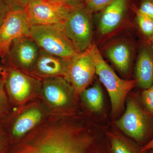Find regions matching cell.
Here are the masks:
<instances>
[{
  "label": "cell",
  "mask_w": 153,
  "mask_h": 153,
  "mask_svg": "<svg viewBox=\"0 0 153 153\" xmlns=\"http://www.w3.org/2000/svg\"><path fill=\"white\" fill-rule=\"evenodd\" d=\"M74 4L55 0H30L25 8L32 26L52 25L63 23Z\"/></svg>",
  "instance_id": "obj_9"
},
{
  "label": "cell",
  "mask_w": 153,
  "mask_h": 153,
  "mask_svg": "<svg viewBox=\"0 0 153 153\" xmlns=\"http://www.w3.org/2000/svg\"><path fill=\"white\" fill-rule=\"evenodd\" d=\"M136 81L141 88L147 89L153 84V53L149 42L141 47L135 66Z\"/></svg>",
  "instance_id": "obj_14"
},
{
  "label": "cell",
  "mask_w": 153,
  "mask_h": 153,
  "mask_svg": "<svg viewBox=\"0 0 153 153\" xmlns=\"http://www.w3.org/2000/svg\"><path fill=\"white\" fill-rule=\"evenodd\" d=\"M96 74L95 63L90 49L77 53L70 59L65 79L77 95L87 88Z\"/></svg>",
  "instance_id": "obj_11"
},
{
  "label": "cell",
  "mask_w": 153,
  "mask_h": 153,
  "mask_svg": "<svg viewBox=\"0 0 153 153\" xmlns=\"http://www.w3.org/2000/svg\"><path fill=\"white\" fill-rule=\"evenodd\" d=\"M152 149H153V138L149 142L143 146L141 148L140 152V153H146Z\"/></svg>",
  "instance_id": "obj_26"
},
{
  "label": "cell",
  "mask_w": 153,
  "mask_h": 153,
  "mask_svg": "<svg viewBox=\"0 0 153 153\" xmlns=\"http://www.w3.org/2000/svg\"><path fill=\"white\" fill-rule=\"evenodd\" d=\"M70 59L49 54L41 50L31 75L41 79L65 77Z\"/></svg>",
  "instance_id": "obj_13"
},
{
  "label": "cell",
  "mask_w": 153,
  "mask_h": 153,
  "mask_svg": "<svg viewBox=\"0 0 153 153\" xmlns=\"http://www.w3.org/2000/svg\"><path fill=\"white\" fill-rule=\"evenodd\" d=\"M119 128L138 142L144 140L149 128V120L144 111L132 99L128 100L123 115L117 121Z\"/></svg>",
  "instance_id": "obj_12"
},
{
  "label": "cell",
  "mask_w": 153,
  "mask_h": 153,
  "mask_svg": "<svg viewBox=\"0 0 153 153\" xmlns=\"http://www.w3.org/2000/svg\"><path fill=\"white\" fill-rule=\"evenodd\" d=\"M10 144L8 134L0 124V153H3Z\"/></svg>",
  "instance_id": "obj_25"
},
{
  "label": "cell",
  "mask_w": 153,
  "mask_h": 153,
  "mask_svg": "<svg viewBox=\"0 0 153 153\" xmlns=\"http://www.w3.org/2000/svg\"><path fill=\"white\" fill-rule=\"evenodd\" d=\"M109 138L112 153H140L141 148L139 149L122 137L111 134Z\"/></svg>",
  "instance_id": "obj_18"
},
{
  "label": "cell",
  "mask_w": 153,
  "mask_h": 153,
  "mask_svg": "<svg viewBox=\"0 0 153 153\" xmlns=\"http://www.w3.org/2000/svg\"><path fill=\"white\" fill-rule=\"evenodd\" d=\"M41 97L52 114H67L73 105L74 88L64 77H55L42 79Z\"/></svg>",
  "instance_id": "obj_7"
},
{
  "label": "cell",
  "mask_w": 153,
  "mask_h": 153,
  "mask_svg": "<svg viewBox=\"0 0 153 153\" xmlns=\"http://www.w3.org/2000/svg\"><path fill=\"white\" fill-rule=\"evenodd\" d=\"M7 94L4 80L2 74L0 75V117L7 114L10 109V103Z\"/></svg>",
  "instance_id": "obj_20"
},
{
  "label": "cell",
  "mask_w": 153,
  "mask_h": 153,
  "mask_svg": "<svg viewBox=\"0 0 153 153\" xmlns=\"http://www.w3.org/2000/svg\"><path fill=\"white\" fill-rule=\"evenodd\" d=\"M151 49H152V51L153 53V38L151 39V41L149 42Z\"/></svg>",
  "instance_id": "obj_29"
},
{
  "label": "cell",
  "mask_w": 153,
  "mask_h": 153,
  "mask_svg": "<svg viewBox=\"0 0 153 153\" xmlns=\"http://www.w3.org/2000/svg\"><path fill=\"white\" fill-rule=\"evenodd\" d=\"M136 20L141 33L147 42H149L153 38V19L137 10Z\"/></svg>",
  "instance_id": "obj_19"
},
{
  "label": "cell",
  "mask_w": 153,
  "mask_h": 153,
  "mask_svg": "<svg viewBox=\"0 0 153 153\" xmlns=\"http://www.w3.org/2000/svg\"><path fill=\"white\" fill-rule=\"evenodd\" d=\"M11 2L10 10L0 26V56L3 59L14 40L20 37L30 36L32 26L25 7Z\"/></svg>",
  "instance_id": "obj_8"
},
{
  "label": "cell",
  "mask_w": 153,
  "mask_h": 153,
  "mask_svg": "<svg viewBox=\"0 0 153 153\" xmlns=\"http://www.w3.org/2000/svg\"><path fill=\"white\" fill-rule=\"evenodd\" d=\"M12 2L19 5L25 7L30 0H10Z\"/></svg>",
  "instance_id": "obj_27"
},
{
  "label": "cell",
  "mask_w": 153,
  "mask_h": 153,
  "mask_svg": "<svg viewBox=\"0 0 153 153\" xmlns=\"http://www.w3.org/2000/svg\"><path fill=\"white\" fill-rule=\"evenodd\" d=\"M79 95L83 103L91 110L97 112L102 108L103 94L98 82H95L91 87L85 88Z\"/></svg>",
  "instance_id": "obj_17"
},
{
  "label": "cell",
  "mask_w": 153,
  "mask_h": 153,
  "mask_svg": "<svg viewBox=\"0 0 153 153\" xmlns=\"http://www.w3.org/2000/svg\"><path fill=\"white\" fill-rule=\"evenodd\" d=\"M142 100L148 111L153 115V84L142 93Z\"/></svg>",
  "instance_id": "obj_22"
},
{
  "label": "cell",
  "mask_w": 153,
  "mask_h": 153,
  "mask_svg": "<svg viewBox=\"0 0 153 153\" xmlns=\"http://www.w3.org/2000/svg\"><path fill=\"white\" fill-rule=\"evenodd\" d=\"M55 1L68 3V4H76L77 3H81L82 0H55Z\"/></svg>",
  "instance_id": "obj_28"
},
{
  "label": "cell",
  "mask_w": 153,
  "mask_h": 153,
  "mask_svg": "<svg viewBox=\"0 0 153 153\" xmlns=\"http://www.w3.org/2000/svg\"><path fill=\"white\" fill-rule=\"evenodd\" d=\"M137 10L153 20V0H141Z\"/></svg>",
  "instance_id": "obj_23"
},
{
  "label": "cell",
  "mask_w": 153,
  "mask_h": 153,
  "mask_svg": "<svg viewBox=\"0 0 153 153\" xmlns=\"http://www.w3.org/2000/svg\"><path fill=\"white\" fill-rule=\"evenodd\" d=\"M148 152H149V153H153V149H152Z\"/></svg>",
  "instance_id": "obj_30"
},
{
  "label": "cell",
  "mask_w": 153,
  "mask_h": 153,
  "mask_svg": "<svg viewBox=\"0 0 153 153\" xmlns=\"http://www.w3.org/2000/svg\"><path fill=\"white\" fill-rule=\"evenodd\" d=\"M77 119L51 115L3 153H103L91 132Z\"/></svg>",
  "instance_id": "obj_1"
},
{
  "label": "cell",
  "mask_w": 153,
  "mask_h": 153,
  "mask_svg": "<svg viewBox=\"0 0 153 153\" xmlns=\"http://www.w3.org/2000/svg\"><path fill=\"white\" fill-rule=\"evenodd\" d=\"M10 0H0V26L12 7Z\"/></svg>",
  "instance_id": "obj_24"
},
{
  "label": "cell",
  "mask_w": 153,
  "mask_h": 153,
  "mask_svg": "<svg viewBox=\"0 0 153 153\" xmlns=\"http://www.w3.org/2000/svg\"><path fill=\"white\" fill-rule=\"evenodd\" d=\"M40 52L38 45L30 36H24L13 41L4 59L9 66L30 74Z\"/></svg>",
  "instance_id": "obj_10"
},
{
  "label": "cell",
  "mask_w": 153,
  "mask_h": 153,
  "mask_svg": "<svg viewBox=\"0 0 153 153\" xmlns=\"http://www.w3.org/2000/svg\"><path fill=\"white\" fill-rule=\"evenodd\" d=\"M30 37L41 50L49 54L71 59L77 53L66 35L63 23L32 25Z\"/></svg>",
  "instance_id": "obj_3"
},
{
  "label": "cell",
  "mask_w": 153,
  "mask_h": 153,
  "mask_svg": "<svg viewBox=\"0 0 153 153\" xmlns=\"http://www.w3.org/2000/svg\"><path fill=\"white\" fill-rule=\"evenodd\" d=\"M91 14L84 3H77L63 22L66 35L77 53L86 50L92 44Z\"/></svg>",
  "instance_id": "obj_6"
},
{
  "label": "cell",
  "mask_w": 153,
  "mask_h": 153,
  "mask_svg": "<svg viewBox=\"0 0 153 153\" xmlns=\"http://www.w3.org/2000/svg\"><path fill=\"white\" fill-rule=\"evenodd\" d=\"M114 0H84L86 8L91 13L104 9Z\"/></svg>",
  "instance_id": "obj_21"
},
{
  "label": "cell",
  "mask_w": 153,
  "mask_h": 153,
  "mask_svg": "<svg viewBox=\"0 0 153 153\" xmlns=\"http://www.w3.org/2000/svg\"><path fill=\"white\" fill-rule=\"evenodd\" d=\"M94 60L96 74L106 88L111 102L113 114L120 112L129 92L137 85L136 80L120 78L105 61L97 47L92 44L89 47Z\"/></svg>",
  "instance_id": "obj_2"
},
{
  "label": "cell",
  "mask_w": 153,
  "mask_h": 153,
  "mask_svg": "<svg viewBox=\"0 0 153 153\" xmlns=\"http://www.w3.org/2000/svg\"><path fill=\"white\" fill-rule=\"evenodd\" d=\"M106 52L108 59L118 70L122 74H126L131 60V49L128 45L123 42L117 43L108 47Z\"/></svg>",
  "instance_id": "obj_16"
},
{
  "label": "cell",
  "mask_w": 153,
  "mask_h": 153,
  "mask_svg": "<svg viewBox=\"0 0 153 153\" xmlns=\"http://www.w3.org/2000/svg\"><path fill=\"white\" fill-rule=\"evenodd\" d=\"M52 114L41 97H37L19 107L18 112L8 134L10 144L18 142Z\"/></svg>",
  "instance_id": "obj_5"
},
{
  "label": "cell",
  "mask_w": 153,
  "mask_h": 153,
  "mask_svg": "<svg viewBox=\"0 0 153 153\" xmlns=\"http://www.w3.org/2000/svg\"><path fill=\"white\" fill-rule=\"evenodd\" d=\"M3 72H2V69L1 68V66H0V74H2Z\"/></svg>",
  "instance_id": "obj_31"
},
{
  "label": "cell",
  "mask_w": 153,
  "mask_h": 153,
  "mask_svg": "<svg viewBox=\"0 0 153 153\" xmlns=\"http://www.w3.org/2000/svg\"><path fill=\"white\" fill-rule=\"evenodd\" d=\"M127 4V0H114L102 10L99 23L102 35L111 33L119 26L124 16Z\"/></svg>",
  "instance_id": "obj_15"
},
{
  "label": "cell",
  "mask_w": 153,
  "mask_h": 153,
  "mask_svg": "<svg viewBox=\"0 0 153 153\" xmlns=\"http://www.w3.org/2000/svg\"><path fill=\"white\" fill-rule=\"evenodd\" d=\"M2 73L9 100L18 107L41 97L42 80L9 66Z\"/></svg>",
  "instance_id": "obj_4"
}]
</instances>
